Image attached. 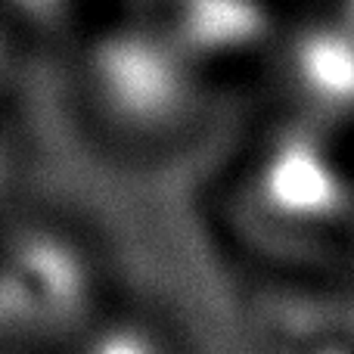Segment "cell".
<instances>
[{
    "label": "cell",
    "mask_w": 354,
    "mask_h": 354,
    "mask_svg": "<svg viewBox=\"0 0 354 354\" xmlns=\"http://www.w3.org/2000/svg\"><path fill=\"white\" fill-rule=\"evenodd\" d=\"M320 162L342 189L354 193V109L339 115L320 143Z\"/></svg>",
    "instance_id": "obj_1"
}]
</instances>
